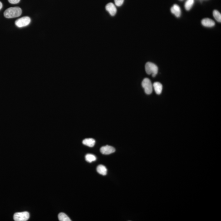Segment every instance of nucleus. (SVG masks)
<instances>
[{
	"label": "nucleus",
	"instance_id": "obj_1",
	"mask_svg": "<svg viewBox=\"0 0 221 221\" xmlns=\"http://www.w3.org/2000/svg\"><path fill=\"white\" fill-rule=\"evenodd\" d=\"M22 14V10L19 7H10L4 12V16L6 18L10 19L19 17Z\"/></svg>",
	"mask_w": 221,
	"mask_h": 221
},
{
	"label": "nucleus",
	"instance_id": "obj_2",
	"mask_svg": "<svg viewBox=\"0 0 221 221\" xmlns=\"http://www.w3.org/2000/svg\"><path fill=\"white\" fill-rule=\"evenodd\" d=\"M145 71L148 75H152L153 77L156 76L158 72L157 66L153 63H147L145 66Z\"/></svg>",
	"mask_w": 221,
	"mask_h": 221
},
{
	"label": "nucleus",
	"instance_id": "obj_3",
	"mask_svg": "<svg viewBox=\"0 0 221 221\" xmlns=\"http://www.w3.org/2000/svg\"><path fill=\"white\" fill-rule=\"evenodd\" d=\"M142 86L145 92L148 95L152 94L153 91V85L149 79L145 78L142 82Z\"/></svg>",
	"mask_w": 221,
	"mask_h": 221
},
{
	"label": "nucleus",
	"instance_id": "obj_4",
	"mask_svg": "<svg viewBox=\"0 0 221 221\" xmlns=\"http://www.w3.org/2000/svg\"><path fill=\"white\" fill-rule=\"evenodd\" d=\"M31 19L28 17H23L16 20L15 24L19 27H26L31 23Z\"/></svg>",
	"mask_w": 221,
	"mask_h": 221
},
{
	"label": "nucleus",
	"instance_id": "obj_5",
	"mask_svg": "<svg viewBox=\"0 0 221 221\" xmlns=\"http://www.w3.org/2000/svg\"><path fill=\"white\" fill-rule=\"evenodd\" d=\"M30 218V214L27 212H20L15 213L14 219L15 221H26Z\"/></svg>",
	"mask_w": 221,
	"mask_h": 221
},
{
	"label": "nucleus",
	"instance_id": "obj_6",
	"mask_svg": "<svg viewBox=\"0 0 221 221\" xmlns=\"http://www.w3.org/2000/svg\"><path fill=\"white\" fill-rule=\"evenodd\" d=\"M100 152L102 154H105V155H108L114 153L115 152V149L113 147L109 146V145H106V146H103L100 148Z\"/></svg>",
	"mask_w": 221,
	"mask_h": 221
},
{
	"label": "nucleus",
	"instance_id": "obj_7",
	"mask_svg": "<svg viewBox=\"0 0 221 221\" xmlns=\"http://www.w3.org/2000/svg\"><path fill=\"white\" fill-rule=\"evenodd\" d=\"M106 9L107 12L110 14L111 15L114 16L116 14L117 9L115 5L113 3L110 2L107 4L106 6Z\"/></svg>",
	"mask_w": 221,
	"mask_h": 221
},
{
	"label": "nucleus",
	"instance_id": "obj_8",
	"mask_svg": "<svg viewBox=\"0 0 221 221\" xmlns=\"http://www.w3.org/2000/svg\"><path fill=\"white\" fill-rule=\"evenodd\" d=\"M171 12L177 17H179L181 15V10L180 7L177 4L173 5L171 8Z\"/></svg>",
	"mask_w": 221,
	"mask_h": 221
},
{
	"label": "nucleus",
	"instance_id": "obj_9",
	"mask_svg": "<svg viewBox=\"0 0 221 221\" xmlns=\"http://www.w3.org/2000/svg\"><path fill=\"white\" fill-rule=\"evenodd\" d=\"M202 25L206 27H213L215 25V22L213 20L209 18L203 19L202 21Z\"/></svg>",
	"mask_w": 221,
	"mask_h": 221
},
{
	"label": "nucleus",
	"instance_id": "obj_10",
	"mask_svg": "<svg viewBox=\"0 0 221 221\" xmlns=\"http://www.w3.org/2000/svg\"><path fill=\"white\" fill-rule=\"evenodd\" d=\"M153 88H154L156 93L158 95L161 94L163 90V86L160 82H156L153 85Z\"/></svg>",
	"mask_w": 221,
	"mask_h": 221
},
{
	"label": "nucleus",
	"instance_id": "obj_11",
	"mask_svg": "<svg viewBox=\"0 0 221 221\" xmlns=\"http://www.w3.org/2000/svg\"><path fill=\"white\" fill-rule=\"evenodd\" d=\"M95 140L94 139L90 138V139H85L83 140L82 143L84 145L89 147H93L95 145Z\"/></svg>",
	"mask_w": 221,
	"mask_h": 221
},
{
	"label": "nucleus",
	"instance_id": "obj_12",
	"mask_svg": "<svg viewBox=\"0 0 221 221\" xmlns=\"http://www.w3.org/2000/svg\"><path fill=\"white\" fill-rule=\"evenodd\" d=\"M97 171L99 174L103 176L106 175L107 174V169L105 166L100 165L97 167Z\"/></svg>",
	"mask_w": 221,
	"mask_h": 221
},
{
	"label": "nucleus",
	"instance_id": "obj_13",
	"mask_svg": "<svg viewBox=\"0 0 221 221\" xmlns=\"http://www.w3.org/2000/svg\"><path fill=\"white\" fill-rule=\"evenodd\" d=\"M59 220L60 221H71V220L70 219L68 216L65 213H60L58 215Z\"/></svg>",
	"mask_w": 221,
	"mask_h": 221
},
{
	"label": "nucleus",
	"instance_id": "obj_14",
	"mask_svg": "<svg viewBox=\"0 0 221 221\" xmlns=\"http://www.w3.org/2000/svg\"><path fill=\"white\" fill-rule=\"evenodd\" d=\"M194 0H187L185 4V7L186 10L189 11L194 5Z\"/></svg>",
	"mask_w": 221,
	"mask_h": 221
},
{
	"label": "nucleus",
	"instance_id": "obj_15",
	"mask_svg": "<svg viewBox=\"0 0 221 221\" xmlns=\"http://www.w3.org/2000/svg\"><path fill=\"white\" fill-rule=\"evenodd\" d=\"M85 159L89 163H92L93 161H95L96 160V157L95 156L92 154H87L85 156Z\"/></svg>",
	"mask_w": 221,
	"mask_h": 221
},
{
	"label": "nucleus",
	"instance_id": "obj_16",
	"mask_svg": "<svg viewBox=\"0 0 221 221\" xmlns=\"http://www.w3.org/2000/svg\"><path fill=\"white\" fill-rule=\"evenodd\" d=\"M213 15L215 19L217 21L219 22H221V15L220 12L216 10H215L213 12Z\"/></svg>",
	"mask_w": 221,
	"mask_h": 221
},
{
	"label": "nucleus",
	"instance_id": "obj_17",
	"mask_svg": "<svg viewBox=\"0 0 221 221\" xmlns=\"http://www.w3.org/2000/svg\"><path fill=\"white\" fill-rule=\"evenodd\" d=\"M124 0H114L115 4L116 6H120L123 3Z\"/></svg>",
	"mask_w": 221,
	"mask_h": 221
},
{
	"label": "nucleus",
	"instance_id": "obj_18",
	"mask_svg": "<svg viewBox=\"0 0 221 221\" xmlns=\"http://www.w3.org/2000/svg\"><path fill=\"white\" fill-rule=\"evenodd\" d=\"M9 2L11 4H17L20 2V0H8Z\"/></svg>",
	"mask_w": 221,
	"mask_h": 221
},
{
	"label": "nucleus",
	"instance_id": "obj_19",
	"mask_svg": "<svg viewBox=\"0 0 221 221\" xmlns=\"http://www.w3.org/2000/svg\"><path fill=\"white\" fill-rule=\"evenodd\" d=\"M2 2H1V1H0V10H1V9H2Z\"/></svg>",
	"mask_w": 221,
	"mask_h": 221
},
{
	"label": "nucleus",
	"instance_id": "obj_20",
	"mask_svg": "<svg viewBox=\"0 0 221 221\" xmlns=\"http://www.w3.org/2000/svg\"><path fill=\"white\" fill-rule=\"evenodd\" d=\"M181 1H182V0H181Z\"/></svg>",
	"mask_w": 221,
	"mask_h": 221
}]
</instances>
